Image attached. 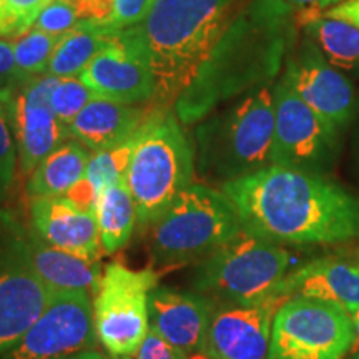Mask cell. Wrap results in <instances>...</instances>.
<instances>
[{
	"label": "cell",
	"instance_id": "1",
	"mask_svg": "<svg viewBox=\"0 0 359 359\" xmlns=\"http://www.w3.org/2000/svg\"><path fill=\"white\" fill-rule=\"evenodd\" d=\"M241 228L276 245L330 246L359 238V198L320 173L269 165L223 183Z\"/></svg>",
	"mask_w": 359,
	"mask_h": 359
},
{
	"label": "cell",
	"instance_id": "2",
	"mask_svg": "<svg viewBox=\"0 0 359 359\" xmlns=\"http://www.w3.org/2000/svg\"><path fill=\"white\" fill-rule=\"evenodd\" d=\"M286 0H253L212 52L193 83L175 102V115L193 125L219 105L275 79L293 43V12Z\"/></svg>",
	"mask_w": 359,
	"mask_h": 359
},
{
	"label": "cell",
	"instance_id": "3",
	"mask_svg": "<svg viewBox=\"0 0 359 359\" xmlns=\"http://www.w3.org/2000/svg\"><path fill=\"white\" fill-rule=\"evenodd\" d=\"M241 0H155L135 25L155 77L161 105L177 98L196 79L219 40L236 19Z\"/></svg>",
	"mask_w": 359,
	"mask_h": 359
},
{
	"label": "cell",
	"instance_id": "4",
	"mask_svg": "<svg viewBox=\"0 0 359 359\" xmlns=\"http://www.w3.org/2000/svg\"><path fill=\"white\" fill-rule=\"evenodd\" d=\"M273 133L275 95L266 83L201 120L195 132L198 172L223 185L269 167Z\"/></svg>",
	"mask_w": 359,
	"mask_h": 359
},
{
	"label": "cell",
	"instance_id": "5",
	"mask_svg": "<svg viewBox=\"0 0 359 359\" xmlns=\"http://www.w3.org/2000/svg\"><path fill=\"white\" fill-rule=\"evenodd\" d=\"M195 148L177 115L158 114L138 133L127 183L137 206L138 222L151 224L191 185Z\"/></svg>",
	"mask_w": 359,
	"mask_h": 359
},
{
	"label": "cell",
	"instance_id": "6",
	"mask_svg": "<svg viewBox=\"0 0 359 359\" xmlns=\"http://www.w3.org/2000/svg\"><path fill=\"white\" fill-rule=\"evenodd\" d=\"M150 226L151 255L161 263L206 258L241 231L230 198L198 183H191Z\"/></svg>",
	"mask_w": 359,
	"mask_h": 359
},
{
	"label": "cell",
	"instance_id": "7",
	"mask_svg": "<svg viewBox=\"0 0 359 359\" xmlns=\"http://www.w3.org/2000/svg\"><path fill=\"white\" fill-rule=\"evenodd\" d=\"M293 258L285 246L241 228L236 236L203 258L195 288L223 303L250 304L276 294Z\"/></svg>",
	"mask_w": 359,
	"mask_h": 359
},
{
	"label": "cell",
	"instance_id": "8",
	"mask_svg": "<svg viewBox=\"0 0 359 359\" xmlns=\"http://www.w3.org/2000/svg\"><path fill=\"white\" fill-rule=\"evenodd\" d=\"M158 273L110 263L93 294L98 343L114 359L132 358L150 331L148 298L158 286Z\"/></svg>",
	"mask_w": 359,
	"mask_h": 359
},
{
	"label": "cell",
	"instance_id": "9",
	"mask_svg": "<svg viewBox=\"0 0 359 359\" xmlns=\"http://www.w3.org/2000/svg\"><path fill=\"white\" fill-rule=\"evenodd\" d=\"M354 341L356 331L348 311L294 296L275 314L268 359H343Z\"/></svg>",
	"mask_w": 359,
	"mask_h": 359
},
{
	"label": "cell",
	"instance_id": "10",
	"mask_svg": "<svg viewBox=\"0 0 359 359\" xmlns=\"http://www.w3.org/2000/svg\"><path fill=\"white\" fill-rule=\"evenodd\" d=\"M275 133L271 165L320 173L334 158L338 130L330 127L303 102L288 80L281 77L273 87Z\"/></svg>",
	"mask_w": 359,
	"mask_h": 359
},
{
	"label": "cell",
	"instance_id": "11",
	"mask_svg": "<svg viewBox=\"0 0 359 359\" xmlns=\"http://www.w3.org/2000/svg\"><path fill=\"white\" fill-rule=\"evenodd\" d=\"M92 294L55 293L42 316L0 359H69L95 348Z\"/></svg>",
	"mask_w": 359,
	"mask_h": 359
},
{
	"label": "cell",
	"instance_id": "12",
	"mask_svg": "<svg viewBox=\"0 0 359 359\" xmlns=\"http://www.w3.org/2000/svg\"><path fill=\"white\" fill-rule=\"evenodd\" d=\"M53 294L32 268L25 241L0 248V356L24 338Z\"/></svg>",
	"mask_w": 359,
	"mask_h": 359
},
{
	"label": "cell",
	"instance_id": "13",
	"mask_svg": "<svg viewBox=\"0 0 359 359\" xmlns=\"http://www.w3.org/2000/svg\"><path fill=\"white\" fill-rule=\"evenodd\" d=\"M79 77L98 97L128 103L148 102L155 95V77L135 27L118 30Z\"/></svg>",
	"mask_w": 359,
	"mask_h": 359
},
{
	"label": "cell",
	"instance_id": "14",
	"mask_svg": "<svg viewBox=\"0 0 359 359\" xmlns=\"http://www.w3.org/2000/svg\"><path fill=\"white\" fill-rule=\"evenodd\" d=\"M57 77L43 74L27 79L8 103L20 170L32 173L45 156L70 138L69 128L50 105V90Z\"/></svg>",
	"mask_w": 359,
	"mask_h": 359
},
{
	"label": "cell",
	"instance_id": "15",
	"mask_svg": "<svg viewBox=\"0 0 359 359\" xmlns=\"http://www.w3.org/2000/svg\"><path fill=\"white\" fill-rule=\"evenodd\" d=\"M283 77L330 127L339 132L353 118L356 100L351 82L327 62L308 35L290 55Z\"/></svg>",
	"mask_w": 359,
	"mask_h": 359
},
{
	"label": "cell",
	"instance_id": "16",
	"mask_svg": "<svg viewBox=\"0 0 359 359\" xmlns=\"http://www.w3.org/2000/svg\"><path fill=\"white\" fill-rule=\"evenodd\" d=\"M288 299L276 293L258 303L215 306L206 348L217 359H268L273 320Z\"/></svg>",
	"mask_w": 359,
	"mask_h": 359
},
{
	"label": "cell",
	"instance_id": "17",
	"mask_svg": "<svg viewBox=\"0 0 359 359\" xmlns=\"http://www.w3.org/2000/svg\"><path fill=\"white\" fill-rule=\"evenodd\" d=\"M215 304L201 293L156 286L148 298L150 330L183 354L206 348Z\"/></svg>",
	"mask_w": 359,
	"mask_h": 359
},
{
	"label": "cell",
	"instance_id": "18",
	"mask_svg": "<svg viewBox=\"0 0 359 359\" xmlns=\"http://www.w3.org/2000/svg\"><path fill=\"white\" fill-rule=\"evenodd\" d=\"M30 218L35 235L45 243L77 257L100 259L102 241L95 212L85 210L69 196L32 200Z\"/></svg>",
	"mask_w": 359,
	"mask_h": 359
},
{
	"label": "cell",
	"instance_id": "19",
	"mask_svg": "<svg viewBox=\"0 0 359 359\" xmlns=\"http://www.w3.org/2000/svg\"><path fill=\"white\" fill-rule=\"evenodd\" d=\"M278 293L333 303L344 311L359 308V250L313 259L286 275Z\"/></svg>",
	"mask_w": 359,
	"mask_h": 359
},
{
	"label": "cell",
	"instance_id": "20",
	"mask_svg": "<svg viewBox=\"0 0 359 359\" xmlns=\"http://www.w3.org/2000/svg\"><path fill=\"white\" fill-rule=\"evenodd\" d=\"M155 114L143 107L97 97L69 125V133L72 140L90 151L107 150L140 133Z\"/></svg>",
	"mask_w": 359,
	"mask_h": 359
},
{
	"label": "cell",
	"instance_id": "21",
	"mask_svg": "<svg viewBox=\"0 0 359 359\" xmlns=\"http://www.w3.org/2000/svg\"><path fill=\"white\" fill-rule=\"evenodd\" d=\"M25 243L32 268L48 290L53 293L85 291L95 294L103 275L100 259L82 258L55 248L37 235H30Z\"/></svg>",
	"mask_w": 359,
	"mask_h": 359
},
{
	"label": "cell",
	"instance_id": "22",
	"mask_svg": "<svg viewBox=\"0 0 359 359\" xmlns=\"http://www.w3.org/2000/svg\"><path fill=\"white\" fill-rule=\"evenodd\" d=\"M90 150L79 142L62 143L37 165L27 182L30 200L64 196L80 183L87 172Z\"/></svg>",
	"mask_w": 359,
	"mask_h": 359
},
{
	"label": "cell",
	"instance_id": "23",
	"mask_svg": "<svg viewBox=\"0 0 359 359\" xmlns=\"http://www.w3.org/2000/svg\"><path fill=\"white\" fill-rule=\"evenodd\" d=\"M116 32L118 30L102 22L80 20L58 40L47 74L57 79L75 77L102 52Z\"/></svg>",
	"mask_w": 359,
	"mask_h": 359
},
{
	"label": "cell",
	"instance_id": "24",
	"mask_svg": "<svg viewBox=\"0 0 359 359\" xmlns=\"http://www.w3.org/2000/svg\"><path fill=\"white\" fill-rule=\"evenodd\" d=\"M95 217L105 253H115L128 243L138 215L127 178L111 183L98 193Z\"/></svg>",
	"mask_w": 359,
	"mask_h": 359
},
{
	"label": "cell",
	"instance_id": "25",
	"mask_svg": "<svg viewBox=\"0 0 359 359\" xmlns=\"http://www.w3.org/2000/svg\"><path fill=\"white\" fill-rule=\"evenodd\" d=\"M298 24L334 69L359 77V29L320 13L298 15Z\"/></svg>",
	"mask_w": 359,
	"mask_h": 359
},
{
	"label": "cell",
	"instance_id": "26",
	"mask_svg": "<svg viewBox=\"0 0 359 359\" xmlns=\"http://www.w3.org/2000/svg\"><path fill=\"white\" fill-rule=\"evenodd\" d=\"M137 138L138 135H135L133 138H130L128 142L122 143V145L93 151L90 155L87 172H85L83 178L95 190L97 196L105 187H109L122 178H127L130 160H132Z\"/></svg>",
	"mask_w": 359,
	"mask_h": 359
},
{
	"label": "cell",
	"instance_id": "27",
	"mask_svg": "<svg viewBox=\"0 0 359 359\" xmlns=\"http://www.w3.org/2000/svg\"><path fill=\"white\" fill-rule=\"evenodd\" d=\"M12 39L17 69H19L20 74L25 79L47 74L48 62H50L60 37L45 34L42 30L32 27L27 32Z\"/></svg>",
	"mask_w": 359,
	"mask_h": 359
},
{
	"label": "cell",
	"instance_id": "28",
	"mask_svg": "<svg viewBox=\"0 0 359 359\" xmlns=\"http://www.w3.org/2000/svg\"><path fill=\"white\" fill-rule=\"evenodd\" d=\"M97 97V93L85 85L79 75L62 77L55 80L50 90V105L57 118L69 128L80 111Z\"/></svg>",
	"mask_w": 359,
	"mask_h": 359
},
{
	"label": "cell",
	"instance_id": "29",
	"mask_svg": "<svg viewBox=\"0 0 359 359\" xmlns=\"http://www.w3.org/2000/svg\"><path fill=\"white\" fill-rule=\"evenodd\" d=\"M8 103L0 100V198L11 188L17 167V147L13 138Z\"/></svg>",
	"mask_w": 359,
	"mask_h": 359
},
{
	"label": "cell",
	"instance_id": "30",
	"mask_svg": "<svg viewBox=\"0 0 359 359\" xmlns=\"http://www.w3.org/2000/svg\"><path fill=\"white\" fill-rule=\"evenodd\" d=\"M80 22L79 13L72 8L65 0H52L50 4L43 7V11L39 13V17L34 22V29L42 30L45 34L62 35L74 29Z\"/></svg>",
	"mask_w": 359,
	"mask_h": 359
},
{
	"label": "cell",
	"instance_id": "31",
	"mask_svg": "<svg viewBox=\"0 0 359 359\" xmlns=\"http://www.w3.org/2000/svg\"><path fill=\"white\" fill-rule=\"evenodd\" d=\"M155 0H114V13L107 25L115 30L140 25L154 7Z\"/></svg>",
	"mask_w": 359,
	"mask_h": 359
},
{
	"label": "cell",
	"instance_id": "32",
	"mask_svg": "<svg viewBox=\"0 0 359 359\" xmlns=\"http://www.w3.org/2000/svg\"><path fill=\"white\" fill-rule=\"evenodd\" d=\"M132 359H185V354L161 338L156 331H148L142 346L133 354Z\"/></svg>",
	"mask_w": 359,
	"mask_h": 359
},
{
	"label": "cell",
	"instance_id": "33",
	"mask_svg": "<svg viewBox=\"0 0 359 359\" xmlns=\"http://www.w3.org/2000/svg\"><path fill=\"white\" fill-rule=\"evenodd\" d=\"M25 80L27 79L17 69L13 39L0 37V88L20 87Z\"/></svg>",
	"mask_w": 359,
	"mask_h": 359
},
{
	"label": "cell",
	"instance_id": "34",
	"mask_svg": "<svg viewBox=\"0 0 359 359\" xmlns=\"http://www.w3.org/2000/svg\"><path fill=\"white\" fill-rule=\"evenodd\" d=\"M79 13L80 20L109 24L114 13V0H65Z\"/></svg>",
	"mask_w": 359,
	"mask_h": 359
},
{
	"label": "cell",
	"instance_id": "35",
	"mask_svg": "<svg viewBox=\"0 0 359 359\" xmlns=\"http://www.w3.org/2000/svg\"><path fill=\"white\" fill-rule=\"evenodd\" d=\"M52 0H7L8 7H11L12 12L15 13L17 19L20 20V24L25 27V30L32 29L39 13Z\"/></svg>",
	"mask_w": 359,
	"mask_h": 359
},
{
	"label": "cell",
	"instance_id": "36",
	"mask_svg": "<svg viewBox=\"0 0 359 359\" xmlns=\"http://www.w3.org/2000/svg\"><path fill=\"white\" fill-rule=\"evenodd\" d=\"M320 15L330 17V19L348 22L359 29V0H343V2L336 4L325 12H320Z\"/></svg>",
	"mask_w": 359,
	"mask_h": 359
},
{
	"label": "cell",
	"instance_id": "37",
	"mask_svg": "<svg viewBox=\"0 0 359 359\" xmlns=\"http://www.w3.org/2000/svg\"><path fill=\"white\" fill-rule=\"evenodd\" d=\"M291 7L298 8V15H314L339 4V0H286Z\"/></svg>",
	"mask_w": 359,
	"mask_h": 359
},
{
	"label": "cell",
	"instance_id": "38",
	"mask_svg": "<svg viewBox=\"0 0 359 359\" xmlns=\"http://www.w3.org/2000/svg\"><path fill=\"white\" fill-rule=\"evenodd\" d=\"M185 359H217V358L210 353L208 348H201V349H196V351H193V353L185 354Z\"/></svg>",
	"mask_w": 359,
	"mask_h": 359
},
{
	"label": "cell",
	"instance_id": "39",
	"mask_svg": "<svg viewBox=\"0 0 359 359\" xmlns=\"http://www.w3.org/2000/svg\"><path fill=\"white\" fill-rule=\"evenodd\" d=\"M69 359H109L107 356H103L100 351H97V349H90V351H83L77 354V356H72Z\"/></svg>",
	"mask_w": 359,
	"mask_h": 359
},
{
	"label": "cell",
	"instance_id": "40",
	"mask_svg": "<svg viewBox=\"0 0 359 359\" xmlns=\"http://www.w3.org/2000/svg\"><path fill=\"white\" fill-rule=\"evenodd\" d=\"M349 318H351L354 331H356V339H359V308L354 309V311H349Z\"/></svg>",
	"mask_w": 359,
	"mask_h": 359
},
{
	"label": "cell",
	"instance_id": "41",
	"mask_svg": "<svg viewBox=\"0 0 359 359\" xmlns=\"http://www.w3.org/2000/svg\"><path fill=\"white\" fill-rule=\"evenodd\" d=\"M13 97V88H0V100L11 102Z\"/></svg>",
	"mask_w": 359,
	"mask_h": 359
},
{
	"label": "cell",
	"instance_id": "42",
	"mask_svg": "<svg viewBox=\"0 0 359 359\" xmlns=\"http://www.w3.org/2000/svg\"><path fill=\"white\" fill-rule=\"evenodd\" d=\"M353 359H359V353H358V354H356V356H354Z\"/></svg>",
	"mask_w": 359,
	"mask_h": 359
},
{
	"label": "cell",
	"instance_id": "43",
	"mask_svg": "<svg viewBox=\"0 0 359 359\" xmlns=\"http://www.w3.org/2000/svg\"><path fill=\"white\" fill-rule=\"evenodd\" d=\"M120 359H132V358H120Z\"/></svg>",
	"mask_w": 359,
	"mask_h": 359
}]
</instances>
